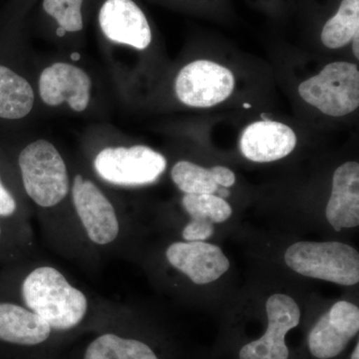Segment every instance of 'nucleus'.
<instances>
[{
	"label": "nucleus",
	"mask_w": 359,
	"mask_h": 359,
	"mask_svg": "<svg viewBox=\"0 0 359 359\" xmlns=\"http://www.w3.org/2000/svg\"><path fill=\"white\" fill-rule=\"evenodd\" d=\"M15 168L26 199L36 209L48 247L86 269L98 268L78 228L71 204L69 169L58 149L49 141L32 142L18 153Z\"/></svg>",
	"instance_id": "f03ea898"
},
{
	"label": "nucleus",
	"mask_w": 359,
	"mask_h": 359,
	"mask_svg": "<svg viewBox=\"0 0 359 359\" xmlns=\"http://www.w3.org/2000/svg\"><path fill=\"white\" fill-rule=\"evenodd\" d=\"M165 259L171 268L196 285L219 280L230 269V262L218 245L205 242H174L165 250Z\"/></svg>",
	"instance_id": "9b49d317"
},
{
	"label": "nucleus",
	"mask_w": 359,
	"mask_h": 359,
	"mask_svg": "<svg viewBox=\"0 0 359 359\" xmlns=\"http://www.w3.org/2000/svg\"><path fill=\"white\" fill-rule=\"evenodd\" d=\"M212 174H214L215 180L219 187L224 188H230L235 185L236 176L233 172L229 168L224 166H215L211 168Z\"/></svg>",
	"instance_id": "393cba45"
},
{
	"label": "nucleus",
	"mask_w": 359,
	"mask_h": 359,
	"mask_svg": "<svg viewBox=\"0 0 359 359\" xmlns=\"http://www.w3.org/2000/svg\"><path fill=\"white\" fill-rule=\"evenodd\" d=\"M297 143V135L287 125L264 120L252 123L244 130L240 148L248 160L269 163L289 156Z\"/></svg>",
	"instance_id": "2eb2a0df"
},
{
	"label": "nucleus",
	"mask_w": 359,
	"mask_h": 359,
	"mask_svg": "<svg viewBox=\"0 0 359 359\" xmlns=\"http://www.w3.org/2000/svg\"><path fill=\"white\" fill-rule=\"evenodd\" d=\"M99 25L104 35L116 43L144 50L152 41L147 18L132 0H106L99 13Z\"/></svg>",
	"instance_id": "ddd939ff"
},
{
	"label": "nucleus",
	"mask_w": 359,
	"mask_h": 359,
	"mask_svg": "<svg viewBox=\"0 0 359 359\" xmlns=\"http://www.w3.org/2000/svg\"><path fill=\"white\" fill-rule=\"evenodd\" d=\"M285 264L299 275L354 285L359 282V254L351 245L339 242H299L285 254Z\"/></svg>",
	"instance_id": "39448f33"
},
{
	"label": "nucleus",
	"mask_w": 359,
	"mask_h": 359,
	"mask_svg": "<svg viewBox=\"0 0 359 359\" xmlns=\"http://www.w3.org/2000/svg\"><path fill=\"white\" fill-rule=\"evenodd\" d=\"M70 344L29 309L0 299V359H66Z\"/></svg>",
	"instance_id": "20e7f679"
},
{
	"label": "nucleus",
	"mask_w": 359,
	"mask_h": 359,
	"mask_svg": "<svg viewBox=\"0 0 359 359\" xmlns=\"http://www.w3.org/2000/svg\"><path fill=\"white\" fill-rule=\"evenodd\" d=\"M218 194L219 197L222 198V199H226L230 196V191L228 190V188H224V187H219L218 191L216 192Z\"/></svg>",
	"instance_id": "bb28decb"
},
{
	"label": "nucleus",
	"mask_w": 359,
	"mask_h": 359,
	"mask_svg": "<svg viewBox=\"0 0 359 359\" xmlns=\"http://www.w3.org/2000/svg\"><path fill=\"white\" fill-rule=\"evenodd\" d=\"M214 233V224L211 222L192 219L184 226L182 238L186 242H205Z\"/></svg>",
	"instance_id": "b1692460"
},
{
	"label": "nucleus",
	"mask_w": 359,
	"mask_h": 359,
	"mask_svg": "<svg viewBox=\"0 0 359 359\" xmlns=\"http://www.w3.org/2000/svg\"><path fill=\"white\" fill-rule=\"evenodd\" d=\"M358 330V306L349 302H337L311 330L309 351L318 359L334 358L346 349Z\"/></svg>",
	"instance_id": "f8f14e48"
},
{
	"label": "nucleus",
	"mask_w": 359,
	"mask_h": 359,
	"mask_svg": "<svg viewBox=\"0 0 359 359\" xmlns=\"http://www.w3.org/2000/svg\"><path fill=\"white\" fill-rule=\"evenodd\" d=\"M82 2L83 0H43V9L65 32H77L83 28Z\"/></svg>",
	"instance_id": "5701e85b"
},
{
	"label": "nucleus",
	"mask_w": 359,
	"mask_h": 359,
	"mask_svg": "<svg viewBox=\"0 0 359 359\" xmlns=\"http://www.w3.org/2000/svg\"><path fill=\"white\" fill-rule=\"evenodd\" d=\"M268 328L263 337L242 347L240 359H287L289 348L285 335L301 321V311L287 294L269 297L266 304Z\"/></svg>",
	"instance_id": "1a4fd4ad"
},
{
	"label": "nucleus",
	"mask_w": 359,
	"mask_h": 359,
	"mask_svg": "<svg viewBox=\"0 0 359 359\" xmlns=\"http://www.w3.org/2000/svg\"><path fill=\"white\" fill-rule=\"evenodd\" d=\"M35 240H32L13 224L0 218V266L20 263L34 257Z\"/></svg>",
	"instance_id": "4be33fe9"
},
{
	"label": "nucleus",
	"mask_w": 359,
	"mask_h": 359,
	"mask_svg": "<svg viewBox=\"0 0 359 359\" xmlns=\"http://www.w3.org/2000/svg\"><path fill=\"white\" fill-rule=\"evenodd\" d=\"M126 314L90 339L66 359H161L149 342L127 330Z\"/></svg>",
	"instance_id": "9d476101"
},
{
	"label": "nucleus",
	"mask_w": 359,
	"mask_h": 359,
	"mask_svg": "<svg viewBox=\"0 0 359 359\" xmlns=\"http://www.w3.org/2000/svg\"><path fill=\"white\" fill-rule=\"evenodd\" d=\"M182 205L191 219L212 224L226 222L233 212L230 204L215 194H185Z\"/></svg>",
	"instance_id": "412c9836"
},
{
	"label": "nucleus",
	"mask_w": 359,
	"mask_h": 359,
	"mask_svg": "<svg viewBox=\"0 0 359 359\" xmlns=\"http://www.w3.org/2000/svg\"><path fill=\"white\" fill-rule=\"evenodd\" d=\"M325 216L337 231L359 224V164L351 161L335 170Z\"/></svg>",
	"instance_id": "dca6fc26"
},
{
	"label": "nucleus",
	"mask_w": 359,
	"mask_h": 359,
	"mask_svg": "<svg viewBox=\"0 0 359 359\" xmlns=\"http://www.w3.org/2000/svg\"><path fill=\"white\" fill-rule=\"evenodd\" d=\"M244 107L245 108H250V107H252V106H250L249 103H244Z\"/></svg>",
	"instance_id": "c756f323"
},
{
	"label": "nucleus",
	"mask_w": 359,
	"mask_h": 359,
	"mask_svg": "<svg viewBox=\"0 0 359 359\" xmlns=\"http://www.w3.org/2000/svg\"><path fill=\"white\" fill-rule=\"evenodd\" d=\"M91 80L87 73L77 66L58 62L42 71L39 79V93L49 106L69 104L76 112L88 107Z\"/></svg>",
	"instance_id": "4468645a"
},
{
	"label": "nucleus",
	"mask_w": 359,
	"mask_h": 359,
	"mask_svg": "<svg viewBox=\"0 0 359 359\" xmlns=\"http://www.w3.org/2000/svg\"><path fill=\"white\" fill-rule=\"evenodd\" d=\"M11 165L0 157V218L6 219L26 237L35 240L32 223V211L26 204L18 174Z\"/></svg>",
	"instance_id": "f3484780"
},
{
	"label": "nucleus",
	"mask_w": 359,
	"mask_h": 359,
	"mask_svg": "<svg viewBox=\"0 0 359 359\" xmlns=\"http://www.w3.org/2000/svg\"><path fill=\"white\" fill-rule=\"evenodd\" d=\"M359 32V0H342L339 11L323 26L320 39L327 48L346 46Z\"/></svg>",
	"instance_id": "6ab92c4d"
},
{
	"label": "nucleus",
	"mask_w": 359,
	"mask_h": 359,
	"mask_svg": "<svg viewBox=\"0 0 359 359\" xmlns=\"http://www.w3.org/2000/svg\"><path fill=\"white\" fill-rule=\"evenodd\" d=\"M359 344H356L355 348H354L353 354H351V359H359Z\"/></svg>",
	"instance_id": "cd10ccee"
},
{
	"label": "nucleus",
	"mask_w": 359,
	"mask_h": 359,
	"mask_svg": "<svg viewBox=\"0 0 359 359\" xmlns=\"http://www.w3.org/2000/svg\"><path fill=\"white\" fill-rule=\"evenodd\" d=\"M172 180L185 194H216L219 185L212 169H205L189 161H179L171 171Z\"/></svg>",
	"instance_id": "aec40b11"
},
{
	"label": "nucleus",
	"mask_w": 359,
	"mask_h": 359,
	"mask_svg": "<svg viewBox=\"0 0 359 359\" xmlns=\"http://www.w3.org/2000/svg\"><path fill=\"white\" fill-rule=\"evenodd\" d=\"M70 198L81 237L97 263L116 256L126 240L127 223L114 201L82 173L71 178Z\"/></svg>",
	"instance_id": "7ed1b4c3"
},
{
	"label": "nucleus",
	"mask_w": 359,
	"mask_h": 359,
	"mask_svg": "<svg viewBox=\"0 0 359 359\" xmlns=\"http://www.w3.org/2000/svg\"><path fill=\"white\" fill-rule=\"evenodd\" d=\"M94 171L112 186L142 187L159 180L167 168L164 155L144 145L107 147L93 161Z\"/></svg>",
	"instance_id": "0eeeda50"
},
{
	"label": "nucleus",
	"mask_w": 359,
	"mask_h": 359,
	"mask_svg": "<svg viewBox=\"0 0 359 359\" xmlns=\"http://www.w3.org/2000/svg\"><path fill=\"white\" fill-rule=\"evenodd\" d=\"M353 50L356 59H359V32L354 35L353 40Z\"/></svg>",
	"instance_id": "a878e982"
},
{
	"label": "nucleus",
	"mask_w": 359,
	"mask_h": 359,
	"mask_svg": "<svg viewBox=\"0 0 359 359\" xmlns=\"http://www.w3.org/2000/svg\"><path fill=\"white\" fill-rule=\"evenodd\" d=\"M302 98L323 114L342 117L359 106V71L351 62H332L299 87Z\"/></svg>",
	"instance_id": "423d86ee"
},
{
	"label": "nucleus",
	"mask_w": 359,
	"mask_h": 359,
	"mask_svg": "<svg viewBox=\"0 0 359 359\" xmlns=\"http://www.w3.org/2000/svg\"><path fill=\"white\" fill-rule=\"evenodd\" d=\"M177 97L195 108H210L224 102L235 89V76L214 61L197 60L186 65L177 76Z\"/></svg>",
	"instance_id": "6e6552de"
},
{
	"label": "nucleus",
	"mask_w": 359,
	"mask_h": 359,
	"mask_svg": "<svg viewBox=\"0 0 359 359\" xmlns=\"http://www.w3.org/2000/svg\"><path fill=\"white\" fill-rule=\"evenodd\" d=\"M34 104L29 82L8 66L0 65V119H22Z\"/></svg>",
	"instance_id": "a211bd4d"
},
{
	"label": "nucleus",
	"mask_w": 359,
	"mask_h": 359,
	"mask_svg": "<svg viewBox=\"0 0 359 359\" xmlns=\"http://www.w3.org/2000/svg\"><path fill=\"white\" fill-rule=\"evenodd\" d=\"M0 299L29 309L71 342L102 330L126 314L116 302L78 285L62 269L34 257L2 266Z\"/></svg>",
	"instance_id": "f257e3e1"
},
{
	"label": "nucleus",
	"mask_w": 359,
	"mask_h": 359,
	"mask_svg": "<svg viewBox=\"0 0 359 359\" xmlns=\"http://www.w3.org/2000/svg\"><path fill=\"white\" fill-rule=\"evenodd\" d=\"M65 33H66V32L65 29H62V28H61V27L58 28L57 34L59 35V36H63V35H65Z\"/></svg>",
	"instance_id": "c85d7f7f"
}]
</instances>
